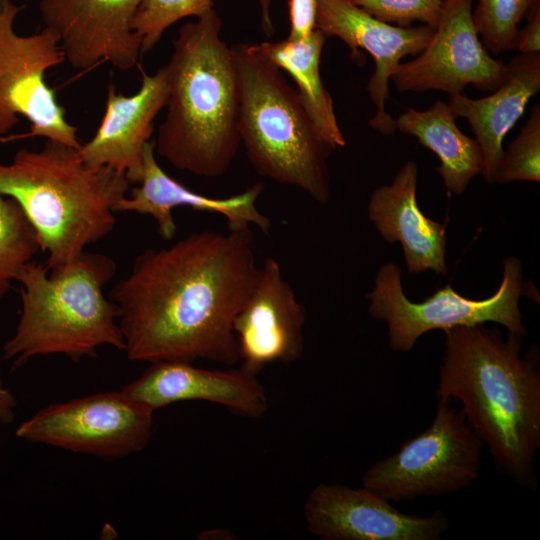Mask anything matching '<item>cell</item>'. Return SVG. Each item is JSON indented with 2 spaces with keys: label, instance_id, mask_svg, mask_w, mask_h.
Listing matches in <instances>:
<instances>
[{
  "label": "cell",
  "instance_id": "6da1fadb",
  "mask_svg": "<svg viewBox=\"0 0 540 540\" xmlns=\"http://www.w3.org/2000/svg\"><path fill=\"white\" fill-rule=\"evenodd\" d=\"M259 269L250 228L194 232L139 254L110 292L127 358L238 363L233 322Z\"/></svg>",
  "mask_w": 540,
  "mask_h": 540
},
{
  "label": "cell",
  "instance_id": "7a4b0ae2",
  "mask_svg": "<svg viewBox=\"0 0 540 540\" xmlns=\"http://www.w3.org/2000/svg\"><path fill=\"white\" fill-rule=\"evenodd\" d=\"M437 398L461 403L467 422L499 471L534 488L540 447L538 353L521 355L524 341L484 324L444 330Z\"/></svg>",
  "mask_w": 540,
  "mask_h": 540
},
{
  "label": "cell",
  "instance_id": "3957f363",
  "mask_svg": "<svg viewBox=\"0 0 540 540\" xmlns=\"http://www.w3.org/2000/svg\"><path fill=\"white\" fill-rule=\"evenodd\" d=\"M215 10L182 25L166 64L169 94L155 153L196 176H222L239 146L240 88L231 46Z\"/></svg>",
  "mask_w": 540,
  "mask_h": 540
},
{
  "label": "cell",
  "instance_id": "277c9868",
  "mask_svg": "<svg viewBox=\"0 0 540 540\" xmlns=\"http://www.w3.org/2000/svg\"><path fill=\"white\" fill-rule=\"evenodd\" d=\"M130 188L126 176L91 167L78 149L46 140L40 150L20 149L0 164V195L14 199L33 227L49 271L60 268L106 237L114 208Z\"/></svg>",
  "mask_w": 540,
  "mask_h": 540
},
{
  "label": "cell",
  "instance_id": "5b68a950",
  "mask_svg": "<svg viewBox=\"0 0 540 540\" xmlns=\"http://www.w3.org/2000/svg\"><path fill=\"white\" fill-rule=\"evenodd\" d=\"M116 262L84 251L72 262L49 271L33 261L20 271L22 309L14 335L4 344L14 367L35 356L62 354L73 361L95 357L108 345L124 351L117 305L104 294Z\"/></svg>",
  "mask_w": 540,
  "mask_h": 540
},
{
  "label": "cell",
  "instance_id": "8992f818",
  "mask_svg": "<svg viewBox=\"0 0 540 540\" xmlns=\"http://www.w3.org/2000/svg\"><path fill=\"white\" fill-rule=\"evenodd\" d=\"M231 49L240 88L239 136L251 165L260 175L326 204L332 149L315 129L295 87L255 44L237 43Z\"/></svg>",
  "mask_w": 540,
  "mask_h": 540
},
{
  "label": "cell",
  "instance_id": "52a82bcc",
  "mask_svg": "<svg viewBox=\"0 0 540 540\" xmlns=\"http://www.w3.org/2000/svg\"><path fill=\"white\" fill-rule=\"evenodd\" d=\"M483 446L461 409L437 398L431 425L368 468L362 486L391 503L454 493L478 478Z\"/></svg>",
  "mask_w": 540,
  "mask_h": 540
},
{
  "label": "cell",
  "instance_id": "ba28073f",
  "mask_svg": "<svg viewBox=\"0 0 540 540\" xmlns=\"http://www.w3.org/2000/svg\"><path fill=\"white\" fill-rule=\"evenodd\" d=\"M523 272L521 262L508 257L503 262V277L498 290L481 300L466 298L450 285L437 290L422 302H412L402 287L401 270L392 262L380 267L375 285L367 294L368 312L388 327L391 349L410 351L418 339L431 330H446L457 326H472L493 322L508 332L526 337L519 308Z\"/></svg>",
  "mask_w": 540,
  "mask_h": 540
},
{
  "label": "cell",
  "instance_id": "9c48e42d",
  "mask_svg": "<svg viewBox=\"0 0 540 540\" xmlns=\"http://www.w3.org/2000/svg\"><path fill=\"white\" fill-rule=\"evenodd\" d=\"M23 6L0 0V137L24 117L30 123L25 137H44L76 149L77 127L65 117L46 72L65 61L56 34L48 28L20 35L14 23Z\"/></svg>",
  "mask_w": 540,
  "mask_h": 540
},
{
  "label": "cell",
  "instance_id": "30bf717a",
  "mask_svg": "<svg viewBox=\"0 0 540 540\" xmlns=\"http://www.w3.org/2000/svg\"><path fill=\"white\" fill-rule=\"evenodd\" d=\"M154 412L122 390L101 392L39 410L16 435L72 452L126 457L148 445Z\"/></svg>",
  "mask_w": 540,
  "mask_h": 540
},
{
  "label": "cell",
  "instance_id": "8fae6325",
  "mask_svg": "<svg viewBox=\"0 0 540 540\" xmlns=\"http://www.w3.org/2000/svg\"><path fill=\"white\" fill-rule=\"evenodd\" d=\"M473 1H446L427 45L391 76L398 91L451 95L469 85L490 91L499 86L505 64L491 57L481 42L472 18Z\"/></svg>",
  "mask_w": 540,
  "mask_h": 540
},
{
  "label": "cell",
  "instance_id": "7c38bea8",
  "mask_svg": "<svg viewBox=\"0 0 540 540\" xmlns=\"http://www.w3.org/2000/svg\"><path fill=\"white\" fill-rule=\"evenodd\" d=\"M303 515L309 532L324 540H437L449 528L440 510L428 516L406 514L363 486L318 484Z\"/></svg>",
  "mask_w": 540,
  "mask_h": 540
},
{
  "label": "cell",
  "instance_id": "4fadbf2b",
  "mask_svg": "<svg viewBox=\"0 0 540 540\" xmlns=\"http://www.w3.org/2000/svg\"><path fill=\"white\" fill-rule=\"evenodd\" d=\"M140 0H39L45 28L53 31L65 61L77 70L107 62L132 69L141 40L132 29Z\"/></svg>",
  "mask_w": 540,
  "mask_h": 540
},
{
  "label": "cell",
  "instance_id": "5bb4252c",
  "mask_svg": "<svg viewBox=\"0 0 540 540\" xmlns=\"http://www.w3.org/2000/svg\"><path fill=\"white\" fill-rule=\"evenodd\" d=\"M305 320V310L280 264L267 257L233 322L240 368L258 376L271 363L297 361L304 351Z\"/></svg>",
  "mask_w": 540,
  "mask_h": 540
},
{
  "label": "cell",
  "instance_id": "9a60e30c",
  "mask_svg": "<svg viewBox=\"0 0 540 540\" xmlns=\"http://www.w3.org/2000/svg\"><path fill=\"white\" fill-rule=\"evenodd\" d=\"M316 27L326 37L342 40L353 54L368 52L375 69L367 83V92L375 106L369 125L390 136L396 131L395 119L386 111L389 81L408 55H417L429 42L434 28L429 25L400 27L379 20L351 0H318Z\"/></svg>",
  "mask_w": 540,
  "mask_h": 540
},
{
  "label": "cell",
  "instance_id": "2e32d148",
  "mask_svg": "<svg viewBox=\"0 0 540 540\" xmlns=\"http://www.w3.org/2000/svg\"><path fill=\"white\" fill-rule=\"evenodd\" d=\"M169 94L168 69L143 72L139 90L125 96L108 88L103 119L94 136L78 153L91 167H109L123 173L130 184L143 174V151L153 133L154 120L165 108Z\"/></svg>",
  "mask_w": 540,
  "mask_h": 540
},
{
  "label": "cell",
  "instance_id": "e0dca14e",
  "mask_svg": "<svg viewBox=\"0 0 540 540\" xmlns=\"http://www.w3.org/2000/svg\"><path fill=\"white\" fill-rule=\"evenodd\" d=\"M122 391L153 411L182 401H206L249 418L268 409L266 390L257 376L238 370H208L191 362L159 361Z\"/></svg>",
  "mask_w": 540,
  "mask_h": 540
},
{
  "label": "cell",
  "instance_id": "ac0fdd59",
  "mask_svg": "<svg viewBox=\"0 0 540 540\" xmlns=\"http://www.w3.org/2000/svg\"><path fill=\"white\" fill-rule=\"evenodd\" d=\"M138 184L131 190L129 197L117 203L114 211L151 216L157 224L158 233L165 240L172 239L176 234L172 211L177 207L222 215L229 229L250 228L254 225L265 234L270 232L269 218L257 207V200L264 189L262 184H254L226 198H213L194 192L161 168L153 141L147 142L144 147L143 174Z\"/></svg>",
  "mask_w": 540,
  "mask_h": 540
},
{
  "label": "cell",
  "instance_id": "d6986e66",
  "mask_svg": "<svg viewBox=\"0 0 540 540\" xmlns=\"http://www.w3.org/2000/svg\"><path fill=\"white\" fill-rule=\"evenodd\" d=\"M418 166L410 160L389 185L376 188L368 203V217L389 242H400L409 273L431 270L445 275L446 228L426 217L417 202Z\"/></svg>",
  "mask_w": 540,
  "mask_h": 540
},
{
  "label": "cell",
  "instance_id": "ffe728a7",
  "mask_svg": "<svg viewBox=\"0 0 540 540\" xmlns=\"http://www.w3.org/2000/svg\"><path fill=\"white\" fill-rule=\"evenodd\" d=\"M539 91L540 53H520L505 64L503 80L488 96L472 99L463 92L448 95L447 103L454 115L468 121L480 146L486 182L493 183L505 136Z\"/></svg>",
  "mask_w": 540,
  "mask_h": 540
},
{
  "label": "cell",
  "instance_id": "44dd1931",
  "mask_svg": "<svg viewBox=\"0 0 540 540\" xmlns=\"http://www.w3.org/2000/svg\"><path fill=\"white\" fill-rule=\"evenodd\" d=\"M455 119L449 104L438 100L426 110L408 108L395 119V127L437 155L436 170L446 188L460 195L472 178L482 174L484 160L476 139L464 134Z\"/></svg>",
  "mask_w": 540,
  "mask_h": 540
},
{
  "label": "cell",
  "instance_id": "7402d4cb",
  "mask_svg": "<svg viewBox=\"0 0 540 540\" xmlns=\"http://www.w3.org/2000/svg\"><path fill=\"white\" fill-rule=\"evenodd\" d=\"M327 37L317 27L302 39L255 43L258 51L294 81L300 100L323 141L332 149L346 145L334 111L333 100L324 86L320 62Z\"/></svg>",
  "mask_w": 540,
  "mask_h": 540
},
{
  "label": "cell",
  "instance_id": "603a6c76",
  "mask_svg": "<svg viewBox=\"0 0 540 540\" xmlns=\"http://www.w3.org/2000/svg\"><path fill=\"white\" fill-rule=\"evenodd\" d=\"M38 251L35 231L19 204L0 195V299Z\"/></svg>",
  "mask_w": 540,
  "mask_h": 540
},
{
  "label": "cell",
  "instance_id": "cb8c5ba5",
  "mask_svg": "<svg viewBox=\"0 0 540 540\" xmlns=\"http://www.w3.org/2000/svg\"><path fill=\"white\" fill-rule=\"evenodd\" d=\"M540 0H476L472 18L486 49L500 54L515 49L518 25Z\"/></svg>",
  "mask_w": 540,
  "mask_h": 540
},
{
  "label": "cell",
  "instance_id": "d4e9b609",
  "mask_svg": "<svg viewBox=\"0 0 540 540\" xmlns=\"http://www.w3.org/2000/svg\"><path fill=\"white\" fill-rule=\"evenodd\" d=\"M213 8V0H140L132 29L141 40V53L152 50L179 20L198 18Z\"/></svg>",
  "mask_w": 540,
  "mask_h": 540
},
{
  "label": "cell",
  "instance_id": "484cf974",
  "mask_svg": "<svg viewBox=\"0 0 540 540\" xmlns=\"http://www.w3.org/2000/svg\"><path fill=\"white\" fill-rule=\"evenodd\" d=\"M540 181V106L532 107L518 136L502 153L493 183Z\"/></svg>",
  "mask_w": 540,
  "mask_h": 540
},
{
  "label": "cell",
  "instance_id": "4316f807",
  "mask_svg": "<svg viewBox=\"0 0 540 540\" xmlns=\"http://www.w3.org/2000/svg\"><path fill=\"white\" fill-rule=\"evenodd\" d=\"M373 17L389 24L409 27L413 21L435 28L447 0H351Z\"/></svg>",
  "mask_w": 540,
  "mask_h": 540
},
{
  "label": "cell",
  "instance_id": "83f0119b",
  "mask_svg": "<svg viewBox=\"0 0 540 540\" xmlns=\"http://www.w3.org/2000/svg\"><path fill=\"white\" fill-rule=\"evenodd\" d=\"M318 0H289L290 31L287 38L297 40L316 29Z\"/></svg>",
  "mask_w": 540,
  "mask_h": 540
},
{
  "label": "cell",
  "instance_id": "f1b7e54d",
  "mask_svg": "<svg viewBox=\"0 0 540 540\" xmlns=\"http://www.w3.org/2000/svg\"><path fill=\"white\" fill-rule=\"evenodd\" d=\"M526 25L518 30L515 49L521 54L540 53V3L526 16Z\"/></svg>",
  "mask_w": 540,
  "mask_h": 540
},
{
  "label": "cell",
  "instance_id": "f546056e",
  "mask_svg": "<svg viewBox=\"0 0 540 540\" xmlns=\"http://www.w3.org/2000/svg\"><path fill=\"white\" fill-rule=\"evenodd\" d=\"M17 400L0 381V424L8 425L15 419Z\"/></svg>",
  "mask_w": 540,
  "mask_h": 540
},
{
  "label": "cell",
  "instance_id": "4dcf8cb0",
  "mask_svg": "<svg viewBox=\"0 0 540 540\" xmlns=\"http://www.w3.org/2000/svg\"><path fill=\"white\" fill-rule=\"evenodd\" d=\"M257 2L261 8H268L272 4V0H257Z\"/></svg>",
  "mask_w": 540,
  "mask_h": 540
}]
</instances>
